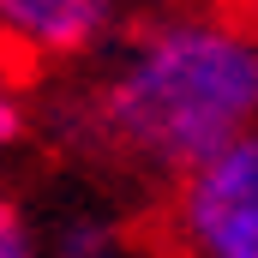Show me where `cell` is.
I'll use <instances>...</instances> for the list:
<instances>
[{
  "instance_id": "6",
  "label": "cell",
  "mask_w": 258,
  "mask_h": 258,
  "mask_svg": "<svg viewBox=\"0 0 258 258\" xmlns=\"http://www.w3.org/2000/svg\"><path fill=\"white\" fill-rule=\"evenodd\" d=\"M24 132H30V102H24V90L12 78H0V150L18 144Z\"/></svg>"
},
{
  "instance_id": "1",
  "label": "cell",
  "mask_w": 258,
  "mask_h": 258,
  "mask_svg": "<svg viewBox=\"0 0 258 258\" xmlns=\"http://www.w3.org/2000/svg\"><path fill=\"white\" fill-rule=\"evenodd\" d=\"M54 126L132 180L174 186L186 168L258 126V12L174 0L126 18L108 60Z\"/></svg>"
},
{
  "instance_id": "2",
  "label": "cell",
  "mask_w": 258,
  "mask_h": 258,
  "mask_svg": "<svg viewBox=\"0 0 258 258\" xmlns=\"http://www.w3.org/2000/svg\"><path fill=\"white\" fill-rule=\"evenodd\" d=\"M162 228L174 258H258V126L168 186Z\"/></svg>"
},
{
  "instance_id": "4",
  "label": "cell",
  "mask_w": 258,
  "mask_h": 258,
  "mask_svg": "<svg viewBox=\"0 0 258 258\" xmlns=\"http://www.w3.org/2000/svg\"><path fill=\"white\" fill-rule=\"evenodd\" d=\"M48 252L54 258H138V246L114 216H72V222H60Z\"/></svg>"
},
{
  "instance_id": "3",
  "label": "cell",
  "mask_w": 258,
  "mask_h": 258,
  "mask_svg": "<svg viewBox=\"0 0 258 258\" xmlns=\"http://www.w3.org/2000/svg\"><path fill=\"white\" fill-rule=\"evenodd\" d=\"M132 0H0V48L24 66H72L102 54Z\"/></svg>"
},
{
  "instance_id": "5",
  "label": "cell",
  "mask_w": 258,
  "mask_h": 258,
  "mask_svg": "<svg viewBox=\"0 0 258 258\" xmlns=\"http://www.w3.org/2000/svg\"><path fill=\"white\" fill-rule=\"evenodd\" d=\"M0 258H42V240L12 192H0Z\"/></svg>"
}]
</instances>
